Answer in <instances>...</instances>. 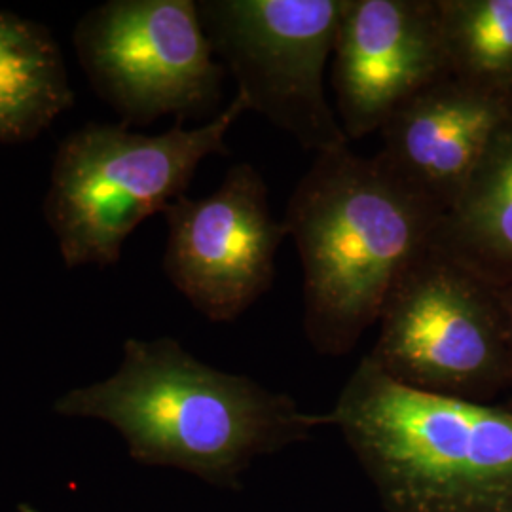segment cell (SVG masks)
<instances>
[{
	"instance_id": "cell-1",
	"label": "cell",
	"mask_w": 512,
	"mask_h": 512,
	"mask_svg": "<svg viewBox=\"0 0 512 512\" xmlns=\"http://www.w3.org/2000/svg\"><path fill=\"white\" fill-rule=\"evenodd\" d=\"M54 410L112 425L129 456L234 488L256 458L310 439L319 416L249 376L205 365L173 338H129L118 370L74 387Z\"/></svg>"
},
{
	"instance_id": "cell-2",
	"label": "cell",
	"mask_w": 512,
	"mask_h": 512,
	"mask_svg": "<svg viewBox=\"0 0 512 512\" xmlns=\"http://www.w3.org/2000/svg\"><path fill=\"white\" fill-rule=\"evenodd\" d=\"M444 213L378 156L348 147L315 154L283 217L302 264L304 332L319 355L344 357L378 325Z\"/></svg>"
},
{
	"instance_id": "cell-3",
	"label": "cell",
	"mask_w": 512,
	"mask_h": 512,
	"mask_svg": "<svg viewBox=\"0 0 512 512\" xmlns=\"http://www.w3.org/2000/svg\"><path fill=\"white\" fill-rule=\"evenodd\" d=\"M319 420L340 429L387 512H512V403L420 391L366 355Z\"/></svg>"
},
{
	"instance_id": "cell-4",
	"label": "cell",
	"mask_w": 512,
	"mask_h": 512,
	"mask_svg": "<svg viewBox=\"0 0 512 512\" xmlns=\"http://www.w3.org/2000/svg\"><path fill=\"white\" fill-rule=\"evenodd\" d=\"M249 112L238 93L200 128L183 122L158 135L126 124H86L57 147L44 198V217L67 268H109L126 239L148 217L164 213L213 154H226V137Z\"/></svg>"
},
{
	"instance_id": "cell-5",
	"label": "cell",
	"mask_w": 512,
	"mask_h": 512,
	"mask_svg": "<svg viewBox=\"0 0 512 512\" xmlns=\"http://www.w3.org/2000/svg\"><path fill=\"white\" fill-rule=\"evenodd\" d=\"M368 357L399 384L492 403L512 387V351L495 287L439 239L389 294Z\"/></svg>"
},
{
	"instance_id": "cell-6",
	"label": "cell",
	"mask_w": 512,
	"mask_h": 512,
	"mask_svg": "<svg viewBox=\"0 0 512 512\" xmlns=\"http://www.w3.org/2000/svg\"><path fill=\"white\" fill-rule=\"evenodd\" d=\"M348 0H200L203 31L249 112L315 154L348 147L325 67Z\"/></svg>"
},
{
	"instance_id": "cell-7",
	"label": "cell",
	"mask_w": 512,
	"mask_h": 512,
	"mask_svg": "<svg viewBox=\"0 0 512 512\" xmlns=\"http://www.w3.org/2000/svg\"><path fill=\"white\" fill-rule=\"evenodd\" d=\"M73 44L93 90L124 124L215 109L224 67L194 0H109L76 23Z\"/></svg>"
},
{
	"instance_id": "cell-8",
	"label": "cell",
	"mask_w": 512,
	"mask_h": 512,
	"mask_svg": "<svg viewBox=\"0 0 512 512\" xmlns=\"http://www.w3.org/2000/svg\"><path fill=\"white\" fill-rule=\"evenodd\" d=\"M164 272L192 308L213 323L241 317L274 285L287 230L275 219L255 165L234 164L215 192L181 196L164 211Z\"/></svg>"
},
{
	"instance_id": "cell-9",
	"label": "cell",
	"mask_w": 512,
	"mask_h": 512,
	"mask_svg": "<svg viewBox=\"0 0 512 512\" xmlns=\"http://www.w3.org/2000/svg\"><path fill=\"white\" fill-rule=\"evenodd\" d=\"M332 55L336 114L349 141L380 131L448 76L437 0H348Z\"/></svg>"
},
{
	"instance_id": "cell-10",
	"label": "cell",
	"mask_w": 512,
	"mask_h": 512,
	"mask_svg": "<svg viewBox=\"0 0 512 512\" xmlns=\"http://www.w3.org/2000/svg\"><path fill=\"white\" fill-rule=\"evenodd\" d=\"M509 118L511 97L446 76L387 120L376 156L446 215Z\"/></svg>"
},
{
	"instance_id": "cell-11",
	"label": "cell",
	"mask_w": 512,
	"mask_h": 512,
	"mask_svg": "<svg viewBox=\"0 0 512 512\" xmlns=\"http://www.w3.org/2000/svg\"><path fill=\"white\" fill-rule=\"evenodd\" d=\"M73 103L65 59L52 33L0 12V143L35 139Z\"/></svg>"
},
{
	"instance_id": "cell-12",
	"label": "cell",
	"mask_w": 512,
	"mask_h": 512,
	"mask_svg": "<svg viewBox=\"0 0 512 512\" xmlns=\"http://www.w3.org/2000/svg\"><path fill=\"white\" fill-rule=\"evenodd\" d=\"M437 239L492 285L512 283V118L444 215Z\"/></svg>"
},
{
	"instance_id": "cell-13",
	"label": "cell",
	"mask_w": 512,
	"mask_h": 512,
	"mask_svg": "<svg viewBox=\"0 0 512 512\" xmlns=\"http://www.w3.org/2000/svg\"><path fill=\"white\" fill-rule=\"evenodd\" d=\"M448 76L512 99V0H437Z\"/></svg>"
},
{
	"instance_id": "cell-14",
	"label": "cell",
	"mask_w": 512,
	"mask_h": 512,
	"mask_svg": "<svg viewBox=\"0 0 512 512\" xmlns=\"http://www.w3.org/2000/svg\"><path fill=\"white\" fill-rule=\"evenodd\" d=\"M499 306L503 311V319H505V327H507V336H509V344L512 351V283L509 285H494Z\"/></svg>"
},
{
	"instance_id": "cell-15",
	"label": "cell",
	"mask_w": 512,
	"mask_h": 512,
	"mask_svg": "<svg viewBox=\"0 0 512 512\" xmlns=\"http://www.w3.org/2000/svg\"><path fill=\"white\" fill-rule=\"evenodd\" d=\"M18 512H42L35 509L33 505H27V503H19Z\"/></svg>"
}]
</instances>
